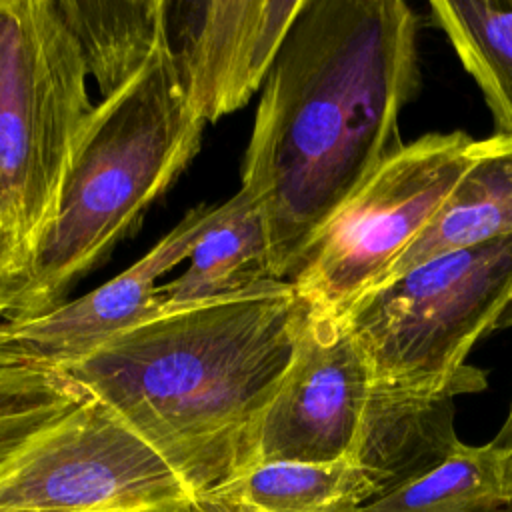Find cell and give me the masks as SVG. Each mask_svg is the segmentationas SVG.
<instances>
[{"label":"cell","mask_w":512,"mask_h":512,"mask_svg":"<svg viewBox=\"0 0 512 512\" xmlns=\"http://www.w3.org/2000/svg\"><path fill=\"white\" fill-rule=\"evenodd\" d=\"M418 78V18L406 2L304 0L242 164L274 280L294 278L340 206L404 148L398 118Z\"/></svg>","instance_id":"6da1fadb"},{"label":"cell","mask_w":512,"mask_h":512,"mask_svg":"<svg viewBox=\"0 0 512 512\" xmlns=\"http://www.w3.org/2000/svg\"><path fill=\"white\" fill-rule=\"evenodd\" d=\"M306 304L268 280L146 318L62 364L202 494L256 464L260 420L292 358Z\"/></svg>","instance_id":"7a4b0ae2"},{"label":"cell","mask_w":512,"mask_h":512,"mask_svg":"<svg viewBox=\"0 0 512 512\" xmlns=\"http://www.w3.org/2000/svg\"><path fill=\"white\" fill-rule=\"evenodd\" d=\"M204 122L180 84L168 26L142 70L90 114L54 224L40 242L4 322L64 304L140 224L200 150Z\"/></svg>","instance_id":"3957f363"},{"label":"cell","mask_w":512,"mask_h":512,"mask_svg":"<svg viewBox=\"0 0 512 512\" xmlns=\"http://www.w3.org/2000/svg\"><path fill=\"white\" fill-rule=\"evenodd\" d=\"M86 80L52 0H0V228L26 272L94 112Z\"/></svg>","instance_id":"277c9868"},{"label":"cell","mask_w":512,"mask_h":512,"mask_svg":"<svg viewBox=\"0 0 512 512\" xmlns=\"http://www.w3.org/2000/svg\"><path fill=\"white\" fill-rule=\"evenodd\" d=\"M512 294V234L436 256L362 294L340 318L364 354L372 388L434 396L476 392L466 366Z\"/></svg>","instance_id":"5b68a950"},{"label":"cell","mask_w":512,"mask_h":512,"mask_svg":"<svg viewBox=\"0 0 512 512\" xmlns=\"http://www.w3.org/2000/svg\"><path fill=\"white\" fill-rule=\"evenodd\" d=\"M462 130L430 132L384 162L310 246L290 280L302 302L342 316L380 284L454 186L492 146Z\"/></svg>","instance_id":"8992f818"},{"label":"cell","mask_w":512,"mask_h":512,"mask_svg":"<svg viewBox=\"0 0 512 512\" xmlns=\"http://www.w3.org/2000/svg\"><path fill=\"white\" fill-rule=\"evenodd\" d=\"M192 502L180 474L92 396L0 474V512H142Z\"/></svg>","instance_id":"52a82bcc"},{"label":"cell","mask_w":512,"mask_h":512,"mask_svg":"<svg viewBox=\"0 0 512 512\" xmlns=\"http://www.w3.org/2000/svg\"><path fill=\"white\" fill-rule=\"evenodd\" d=\"M370 392L368 362L344 320L306 304L292 358L258 426L256 464L348 460Z\"/></svg>","instance_id":"ba28073f"},{"label":"cell","mask_w":512,"mask_h":512,"mask_svg":"<svg viewBox=\"0 0 512 512\" xmlns=\"http://www.w3.org/2000/svg\"><path fill=\"white\" fill-rule=\"evenodd\" d=\"M304 0L166 2L168 40L194 114L216 122L266 82Z\"/></svg>","instance_id":"9c48e42d"},{"label":"cell","mask_w":512,"mask_h":512,"mask_svg":"<svg viewBox=\"0 0 512 512\" xmlns=\"http://www.w3.org/2000/svg\"><path fill=\"white\" fill-rule=\"evenodd\" d=\"M218 212L220 204L192 208L130 268L42 316L0 324V338L16 352L54 368L92 352L110 336L148 318L158 280L188 260Z\"/></svg>","instance_id":"30bf717a"},{"label":"cell","mask_w":512,"mask_h":512,"mask_svg":"<svg viewBox=\"0 0 512 512\" xmlns=\"http://www.w3.org/2000/svg\"><path fill=\"white\" fill-rule=\"evenodd\" d=\"M456 396L372 388L348 460L370 480L376 498L432 470L462 444L454 428Z\"/></svg>","instance_id":"8fae6325"},{"label":"cell","mask_w":512,"mask_h":512,"mask_svg":"<svg viewBox=\"0 0 512 512\" xmlns=\"http://www.w3.org/2000/svg\"><path fill=\"white\" fill-rule=\"evenodd\" d=\"M188 260L180 276L158 286L148 318L274 280L266 224L258 204L244 190L222 202L218 216Z\"/></svg>","instance_id":"7c38bea8"},{"label":"cell","mask_w":512,"mask_h":512,"mask_svg":"<svg viewBox=\"0 0 512 512\" xmlns=\"http://www.w3.org/2000/svg\"><path fill=\"white\" fill-rule=\"evenodd\" d=\"M376 492L352 460L260 462L194 496V512H354Z\"/></svg>","instance_id":"4fadbf2b"},{"label":"cell","mask_w":512,"mask_h":512,"mask_svg":"<svg viewBox=\"0 0 512 512\" xmlns=\"http://www.w3.org/2000/svg\"><path fill=\"white\" fill-rule=\"evenodd\" d=\"M512 234V136L494 134L490 150L454 186L428 226L384 274L388 282L436 256Z\"/></svg>","instance_id":"5bb4252c"},{"label":"cell","mask_w":512,"mask_h":512,"mask_svg":"<svg viewBox=\"0 0 512 512\" xmlns=\"http://www.w3.org/2000/svg\"><path fill=\"white\" fill-rule=\"evenodd\" d=\"M74 36L88 76L108 98L126 86L166 30L162 0H52Z\"/></svg>","instance_id":"9a60e30c"},{"label":"cell","mask_w":512,"mask_h":512,"mask_svg":"<svg viewBox=\"0 0 512 512\" xmlns=\"http://www.w3.org/2000/svg\"><path fill=\"white\" fill-rule=\"evenodd\" d=\"M354 512H512V474L490 442H462L432 470Z\"/></svg>","instance_id":"2e32d148"},{"label":"cell","mask_w":512,"mask_h":512,"mask_svg":"<svg viewBox=\"0 0 512 512\" xmlns=\"http://www.w3.org/2000/svg\"><path fill=\"white\" fill-rule=\"evenodd\" d=\"M430 10L492 112L512 136V0H432Z\"/></svg>","instance_id":"e0dca14e"},{"label":"cell","mask_w":512,"mask_h":512,"mask_svg":"<svg viewBox=\"0 0 512 512\" xmlns=\"http://www.w3.org/2000/svg\"><path fill=\"white\" fill-rule=\"evenodd\" d=\"M88 394L62 370L32 360L0 338V474Z\"/></svg>","instance_id":"ac0fdd59"},{"label":"cell","mask_w":512,"mask_h":512,"mask_svg":"<svg viewBox=\"0 0 512 512\" xmlns=\"http://www.w3.org/2000/svg\"><path fill=\"white\" fill-rule=\"evenodd\" d=\"M24 274H26V268L20 256L16 254L12 242L0 228V320H4L10 300L22 286Z\"/></svg>","instance_id":"d6986e66"},{"label":"cell","mask_w":512,"mask_h":512,"mask_svg":"<svg viewBox=\"0 0 512 512\" xmlns=\"http://www.w3.org/2000/svg\"><path fill=\"white\" fill-rule=\"evenodd\" d=\"M490 446L500 454V458L504 460L508 472L512 474V406H510V412H508L502 428L490 440Z\"/></svg>","instance_id":"ffe728a7"},{"label":"cell","mask_w":512,"mask_h":512,"mask_svg":"<svg viewBox=\"0 0 512 512\" xmlns=\"http://www.w3.org/2000/svg\"><path fill=\"white\" fill-rule=\"evenodd\" d=\"M508 326H512V294H510V300L506 302V306H504V310H502L500 318L496 320V326H494V330H500V328H508Z\"/></svg>","instance_id":"44dd1931"},{"label":"cell","mask_w":512,"mask_h":512,"mask_svg":"<svg viewBox=\"0 0 512 512\" xmlns=\"http://www.w3.org/2000/svg\"><path fill=\"white\" fill-rule=\"evenodd\" d=\"M142 512H194L192 504H180V506H166V508H154V510H142Z\"/></svg>","instance_id":"7402d4cb"}]
</instances>
